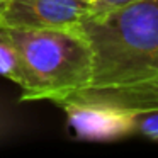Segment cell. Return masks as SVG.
Instances as JSON below:
<instances>
[{"instance_id":"cell-1","label":"cell","mask_w":158,"mask_h":158,"mask_svg":"<svg viewBox=\"0 0 158 158\" xmlns=\"http://www.w3.org/2000/svg\"><path fill=\"white\" fill-rule=\"evenodd\" d=\"M80 31L92 51V75L89 85L72 97L158 78V0H138L102 14L87 12Z\"/></svg>"},{"instance_id":"cell-2","label":"cell","mask_w":158,"mask_h":158,"mask_svg":"<svg viewBox=\"0 0 158 158\" xmlns=\"http://www.w3.org/2000/svg\"><path fill=\"white\" fill-rule=\"evenodd\" d=\"M0 27L22 60L21 100L58 104L85 89L92 75V51L78 29Z\"/></svg>"},{"instance_id":"cell-3","label":"cell","mask_w":158,"mask_h":158,"mask_svg":"<svg viewBox=\"0 0 158 158\" xmlns=\"http://www.w3.org/2000/svg\"><path fill=\"white\" fill-rule=\"evenodd\" d=\"M89 12L80 0H9L0 26L21 29H78Z\"/></svg>"},{"instance_id":"cell-4","label":"cell","mask_w":158,"mask_h":158,"mask_svg":"<svg viewBox=\"0 0 158 158\" xmlns=\"http://www.w3.org/2000/svg\"><path fill=\"white\" fill-rule=\"evenodd\" d=\"M65 110L68 124L83 139L112 141L133 134V110L65 99L56 104Z\"/></svg>"},{"instance_id":"cell-5","label":"cell","mask_w":158,"mask_h":158,"mask_svg":"<svg viewBox=\"0 0 158 158\" xmlns=\"http://www.w3.org/2000/svg\"><path fill=\"white\" fill-rule=\"evenodd\" d=\"M72 100L116 107V109H126V110L158 109V78L151 80V82L139 83V85L126 87V89L72 97Z\"/></svg>"},{"instance_id":"cell-6","label":"cell","mask_w":158,"mask_h":158,"mask_svg":"<svg viewBox=\"0 0 158 158\" xmlns=\"http://www.w3.org/2000/svg\"><path fill=\"white\" fill-rule=\"evenodd\" d=\"M0 75L12 80L17 85L22 80V60L19 49L2 27H0Z\"/></svg>"},{"instance_id":"cell-7","label":"cell","mask_w":158,"mask_h":158,"mask_svg":"<svg viewBox=\"0 0 158 158\" xmlns=\"http://www.w3.org/2000/svg\"><path fill=\"white\" fill-rule=\"evenodd\" d=\"M133 134L158 141V109L133 110Z\"/></svg>"},{"instance_id":"cell-8","label":"cell","mask_w":158,"mask_h":158,"mask_svg":"<svg viewBox=\"0 0 158 158\" xmlns=\"http://www.w3.org/2000/svg\"><path fill=\"white\" fill-rule=\"evenodd\" d=\"M134 2L138 0H94L92 4H89V14H102V12L116 10V9L126 7Z\"/></svg>"},{"instance_id":"cell-9","label":"cell","mask_w":158,"mask_h":158,"mask_svg":"<svg viewBox=\"0 0 158 158\" xmlns=\"http://www.w3.org/2000/svg\"><path fill=\"white\" fill-rule=\"evenodd\" d=\"M7 2H9V0H0V17H2V12H4V9H5V5H7Z\"/></svg>"},{"instance_id":"cell-10","label":"cell","mask_w":158,"mask_h":158,"mask_svg":"<svg viewBox=\"0 0 158 158\" xmlns=\"http://www.w3.org/2000/svg\"><path fill=\"white\" fill-rule=\"evenodd\" d=\"M80 2H85V4H89V0H80Z\"/></svg>"},{"instance_id":"cell-11","label":"cell","mask_w":158,"mask_h":158,"mask_svg":"<svg viewBox=\"0 0 158 158\" xmlns=\"http://www.w3.org/2000/svg\"><path fill=\"white\" fill-rule=\"evenodd\" d=\"M92 2H94V0H89V4H92Z\"/></svg>"}]
</instances>
